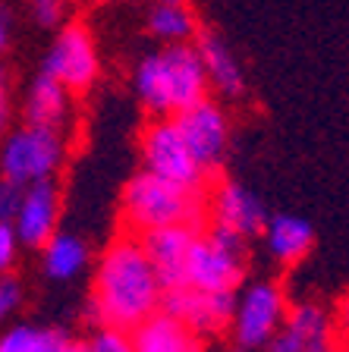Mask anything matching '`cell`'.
Segmentation results:
<instances>
[{
	"label": "cell",
	"mask_w": 349,
	"mask_h": 352,
	"mask_svg": "<svg viewBox=\"0 0 349 352\" xmlns=\"http://www.w3.org/2000/svg\"><path fill=\"white\" fill-rule=\"evenodd\" d=\"M160 299L164 286L154 277L138 236L116 233L92 264V289L82 318L88 327L132 330L158 311Z\"/></svg>",
	"instance_id": "cell-1"
},
{
	"label": "cell",
	"mask_w": 349,
	"mask_h": 352,
	"mask_svg": "<svg viewBox=\"0 0 349 352\" xmlns=\"http://www.w3.org/2000/svg\"><path fill=\"white\" fill-rule=\"evenodd\" d=\"M132 91L151 117H176L208 98V79L195 44H160L132 69Z\"/></svg>",
	"instance_id": "cell-2"
},
{
	"label": "cell",
	"mask_w": 349,
	"mask_h": 352,
	"mask_svg": "<svg viewBox=\"0 0 349 352\" xmlns=\"http://www.w3.org/2000/svg\"><path fill=\"white\" fill-rule=\"evenodd\" d=\"M120 227L129 236L160 227H204V192H189L138 170L120 192Z\"/></svg>",
	"instance_id": "cell-3"
},
{
	"label": "cell",
	"mask_w": 349,
	"mask_h": 352,
	"mask_svg": "<svg viewBox=\"0 0 349 352\" xmlns=\"http://www.w3.org/2000/svg\"><path fill=\"white\" fill-rule=\"evenodd\" d=\"M248 271V242L236 233H226L220 227H208L192 239L182 286L202 289V293H236L246 283Z\"/></svg>",
	"instance_id": "cell-4"
},
{
	"label": "cell",
	"mask_w": 349,
	"mask_h": 352,
	"mask_svg": "<svg viewBox=\"0 0 349 352\" xmlns=\"http://www.w3.org/2000/svg\"><path fill=\"white\" fill-rule=\"evenodd\" d=\"M70 157V135L44 126L13 123L0 139V176L16 186L57 179Z\"/></svg>",
	"instance_id": "cell-5"
},
{
	"label": "cell",
	"mask_w": 349,
	"mask_h": 352,
	"mask_svg": "<svg viewBox=\"0 0 349 352\" xmlns=\"http://www.w3.org/2000/svg\"><path fill=\"white\" fill-rule=\"evenodd\" d=\"M41 73L57 79L76 98L88 95L101 79V51H98L95 32L82 19H66L41 57Z\"/></svg>",
	"instance_id": "cell-6"
},
{
	"label": "cell",
	"mask_w": 349,
	"mask_h": 352,
	"mask_svg": "<svg viewBox=\"0 0 349 352\" xmlns=\"http://www.w3.org/2000/svg\"><path fill=\"white\" fill-rule=\"evenodd\" d=\"M138 157H142V170L158 179L180 186L189 192H204L211 176L198 167L192 151L186 148L180 129H176L173 117H151L142 132H138Z\"/></svg>",
	"instance_id": "cell-7"
},
{
	"label": "cell",
	"mask_w": 349,
	"mask_h": 352,
	"mask_svg": "<svg viewBox=\"0 0 349 352\" xmlns=\"http://www.w3.org/2000/svg\"><path fill=\"white\" fill-rule=\"evenodd\" d=\"M286 305H290V299H286V289L280 280H248L233 296V315L226 333L242 352L264 349L284 321Z\"/></svg>",
	"instance_id": "cell-8"
},
{
	"label": "cell",
	"mask_w": 349,
	"mask_h": 352,
	"mask_svg": "<svg viewBox=\"0 0 349 352\" xmlns=\"http://www.w3.org/2000/svg\"><path fill=\"white\" fill-rule=\"evenodd\" d=\"M176 129H180L186 148L192 151V157L198 161V167L211 176L230 154V139H233V126L230 113L224 110V104H218L211 95L202 98L198 104L180 110L173 117Z\"/></svg>",
	"instance_id": "cell-9"
},
{
	"label": "cell",
	"mask_w": 349,
	"mask_h": 352,
	"mask_svg": "<svg viewBox=\"0 0 349 352\" xmlns=\"http://www.w3.org/2000/svg\"><path fill=\"white\" fill-rule=\"evenodd\" d=\"M264 220H268V211H264L262 198L240 179L224 176L218 183H208L204 189V223L208 227H220L252 242L262 236Z\"/></svg>",
	"instance_id": "cell-10"
},
{
	"label": "cell",
	"mask_w": 349,
	"mask_h": 352,
	"mask_svg": "<svg viewBox=\"0 0 349 352\" xmlns=\"http://www.w3.org/2000/svg\"><path fill=\"white\" fill-rule=\"evenodd\" d=\"M340 330L337 318L324 302H296L286 305V315L277 327V333L268 340L264 352H324L337 343Z\"/></svg>",
	"instance_id": "cell-11"
},
{
	"label": "cell",
	"mask_w": 349,
	"mask_h": 352,
	"mask_svg": "<svg viewBox=\"0 0 349 352\" xmlns=\"http://www.w3.org/2000/svg\"><path fill=\"white\" fill-rule=\"evenodd\" d=\"M233 296L236 293H202L192 286H173V289H164L160 311H167L170 318L186 324L195 337L211 340L226 333V327H230Z\"/></svg>",
	"instance_id": "cell-12"
},
{
	"label": "cell",
	"mask_w": 349,
	"mask_h": 352,
	"mask_svg": "<svg viewBox=\"0 0 349 352\" xmlns=\"http://www.w3.org/2000/svg\"><path fill=\"white\" fill-rule=\"evenodd\" d=\"M60 211H63V192H60L57 179L22 186L19 205H16V214L10 220L22 249H41L60 230Z\"/></svg>",
	"instance_id": "cell-13"
},
{
	"label": "cell",
	"mask_w": 349,
	"mask_h": 352,
	"mask_svg": "<svg viewBox=\"0 0 349 352\" xmlns=\"http://www.w3.org/2000/svg\"><path fill=\"white\" fill-rule=\"evenodd\" d=\"M19 123L29 126H44V129H57L63 135H73L76 129V95L66 91L57 79H51L47 73H38L35 79H29L25 91H22L19 104H16Z\"/></svg>",
	"instance_id": "cell-14"
},
{
	"label": "cell",
	"mask_w": 349,
	"mask_h": 352,
	"mask_svg": "<svg viewBox=\"0 0 349 352\" xmlns=\"http://www.w3.org/2000/svg\"><path fill=\"white\" fill-rule=\"evenodd\" d=\"M198 227H160L151 233H142V252H145L148 264H151L154 277L164 289L182 286V274H186V258H189L192 239H195Z\"/></svg>",
	"instance_id": "cell-15"
},
{
	"label": "cell",
	"mask_w": 349,
	"mask_h": 352,
	"mask_svg": "<svg viewBox=\"0 0 349 352\" xmlns=\"http://www.w3.org/2000/svg\"><path fill=\"white\" fill-rule=\"evenodd\" d=\"M192 44H195L198 60H202V66H204L208 91H218L226 101H240V98L246 95L248 79H246V69H242V60L236 57V51L211 29L208 32L202 29Z\"/></svg>",
	"instance_id": "cell-16"
},
{
	"label": "cell",
	"mask_w": 349,
	"mask_h": 352,
	"mask_svg": "<svg viewBox=\"0 0 349 352\" xmlns=\"http://www.w3.org/2000/svg\"><path fill=\"white\" fill-rule=\"evenodd\" d=\"M268 258L280 267H293V264L306 261L315 249V227L312 220L299 217V214H268L262 230Z\"/></svg>",
	"instance_id": "cell-17"
},
{
	"label": "cell",
	"mask_w": 349,
	"mask_h": 352,
	"mask_svg": "<svg viewBox=\"0 0 349 352\" xmlns=\"http://www.w3.org/2000/svg\"><path fill=\"white\" fill-rule=\"evenodd\" d=\"M129 340L136 352H208L202 337L160 308L129 330Z\"/></svg>",
	"instance_id": "cell-18"
},
{
	"label": "cell",
	"mask_w": 349,
	"mask_h": 352,
	"mask_svg": "<svg viewBox=\"0 0 349 352\" xmlns=\"http://www.w3.org/2000/svg\"><path fill=\"white\" fill-rule=\"evenodd\" d=\"M41 271L54 283H73L92 267V249L88 242L76 233L57 230L41 249Z\"/></svg>",
	"instance_id": "cell-19"
},
{
	"label": "cell",
	"mask_w": 349,
	"mask_h": 352,
	"mask_svg": "<svg viewBox=\"0 0 349 352\" xmlns=\"http://www.w3.org/2000/svg\"><path fill=\"white\" fill-rule=\"evenodd\" d=\"M145 32L158 44H192L202 32V19H198L192 3H160L151 0L145 13Z\"/></svg>",
	"instance_id": "cell-20"
},
{
	"label": "cell",
	"mask_w": 349,
	"mask_h": 352,
	"mask_svg": "<svg viewBox=\"0 0 349 352\" xmlns=\"http://www.w3.org/2000/svg\"><path fill=\"white\" fill-rule=\"evenodd\" d=\"M41 346V327L25 321H10L0 327V352H38Z\"/></svg>",
	"instance_id": "cell-21"
},
{
	"label": "cell",
	"mask_w": 349,
	"mask_h": 352,
	"mask_svg": "<svg viewBox=\"0 0 349 352\" xmlns=\"http://www.w3.org/2000/svg\"><path fill=\"white\" fill-rule=\"evenodd\" d=\"M25 10H29V19L35 22L38 29L54 32L70 19L73 0H25Z\"/></svg>",
	"instance_id": "cell-22"
},
{
	"label": "cell",
	"mask_w": 349,
	"mask_h": 352,
	"mask_svg": "<svg viewBox=\"0 0 349 352\" xmlns=\"http://www.w3.org/2000/svg\"><path fill=\"white\" fill-rule=\"evenodd\" d=\"M85 352H136L129 340V330L120 327H92L85 340H82Z\"/></svg>",
	"instance_id": "cell-23"
},
{
	"label": "cell",
	"mask_w": 349,
	"mask_h": 352,
	"mask_svg": "<svg viewBox=\"0 0 349 352\" xmlns=\"http://www.w3.org/2000/svg\"><path fill=\"white\" fill-rule=\"evenodd\" d=\"M22 302H25V289L16 274H0V327H7L16 315H19Z\"/></svg>",
	"instance_id": "cell-24"
},
{
	"label": "cell",
	"mask_w": 349,
	"mask_h": 352,
	"mask_svg": "<svg viewBox=\"0 0 349 352\" xmlns=\"http://www.w3.org/2000/svg\"><path fill=\"white\" fill-rule=\"evenodd\" d=\"M16 123V98H13V73L0 60V139L13 129Z\"/></svg>",
	"instance_id": "cell-25"
},
{
	"label": "cell",
	"mask_w": 349,
	"mask_h": 352,
	"mask_svg": "<svg viewBox=\"0 0 349 352\" xmlns=\"http://www.w3.org/2000/svg\"><path fill=\"white\" fill-rule=\"evenodd\" d=\"M22 242L16 236L10 220H0V274H13V267L19 264Z\"/></svg>",
	"instance_id": "cell-26"
},
{
	"label": "cell",
	"mask_w": 349,
	"mask_h": 352,
	"mask_svg": "<svg viewBox=\"0 0 349 352\" xmlns=\"http://www.w3.org/2000/svg\"><path fill=\"white\" fill-rule=\"evenodd\" d=\"M19 192H22V186L0 176V220H13L16 205H19Z\"/></svg>",
	"instance_id": "cell-27"
},
{
	"label": "cell",
	"mask_w": 349,
	"mask_h": 352,
	"mask_svg": "<svg viewBox=\"0 0 349 352\" xmlns=\"http://www.w3.org/2000/svg\"><path fill=\"white\" fill-rule=\"evenodd\" d=\"M10 44H13V16H10V10L0 7V60L10 51Z\"/></svg>",
	"instance_id": "cell-28"
},
{
	"label": "cell",
	"mask_w": 349,
	"mask_h": 352,
	"mask_svg": "<svg viewBox=\"0 0 349 352\" xmlns=\"http://www.w3.org/2000/svg\"><path fill=\"white\" fill-rule=\"evenodd\" d=\"M101 3H148V0H101Z\"/></svg>",
	"instance_id": "cell-29"
},
{
	"label": "cell",
	"mask_w": 349,
	"mask_h": 352,
	"mask_svg": "<svg viewBox=\"0 0 349 352\" xmlns=\"http://www.w3.org/2000/svg\"><path fill=\"white\" fill-rule=\"evenodd\" d=\"M324 352H346V349H343L340 343H334V346H328V349H324Z\"/></svg>",
	"instance_id": "cell-30"
},
{
	"label": "cell",
	"mask_w": 349,
	"mask_h": 352,
	"mask_svg": "<svg viewBox=\"0 0 349 352\" xmlns=\"http://www.w3.org/2000/svg\"><path fill=\"white\" fill-rule=\"evenodd\" d=\"M151 3V0H148ZM160 3H189V0H160Z\"/></svg>",
	"instance_id": "cell-31"
}]
</instances>
